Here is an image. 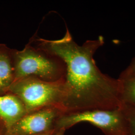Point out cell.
I'll use <instances>...</instances> for the list:
<instances>
[{"instance_id":"6da1fadb","label":"cell","mask_w":135,"mask_h":135,"mask_svg":"<svg viewBox=\"0 0 135 135\" xmlns=\"http://www.w3.org/2000/svg\"><path fill=\"white\" fill-rule=\"evenodd\" d=\"M30 40L58 56L65 63L63 109L73 113L121 107L119 80L102 72L94 58L97 51L105 43L103 36L79 45L67 28L61 39L46 40L35 34Z\"/></svg>"},{"instance_id":"7a4b0ae2","label":"cell","mask_w":135,"mask_h":135,"mask_svg":"<svg viewBox=\"0 0 135 135\" xmlns=\"http://www.w3.org/2000/svg\"><path fill=\"white\" fill-rule=\"evenodd\" d=\"M15 81L33 77L49 82L65 80L66 66L58 56L30 40L22 50L13 49Z\"/></svg>"},{"instance_id":"3957f363","label":"cell","mask_w":135,"mask_h":135,"mask_svg":"<svg viewBox=\"0 0 135 135\" xmlns=\"http://www.w3.org/2000/svg\"><path fill=\"white\" fill-rule=\"evenodd\" d=\"M9 93L18 97L27 113L50 107H62L65 97V80L46 82L33 77L18 80Z\"/></svg>"},{"instance_id":"277c9868","label":"cell","mask_w":135,"mask_h":135,"mask_svg":"<svg viewBox=\"0 0 135 135\" xmlns=\"http://www.w3.org/2000/svg\"><path fill=\"white\" fill-rule=\"evenodd\" d=\"M63 127L89 123L105 135H128L127 123L121 107L114 109H93L69 113L60 121Z\"/></svg>"},{"instance_id":"5b68a950","label":"cell","mask_w":135,"mask_h":135,"mask_svg":"<svg viewBox=\"0 0 135 135\" xmlns=\"http://www.w3.org/2000/svg\"><path fill=\"white\" fill-rule=\"evenodd\" d=\"M60 107H50L28 113L8 130L9 135H31L47 130Z\"/></svg>"},{"instance_id":"8992f818","label":"cell","mask_w":135,"mask_h":135,"mask_svg":"<svg viewBox=\"0 0 135 135\" xmlns=\"http://www.w3.org/2000/svg\"><path fill=\"white\" fill-rule=\"evenodd\" d=\"M27 114L18 97L11 93L0 95V118L8 130Z\"/></svg>"},{"instance_id":"52a82bcc","label":"cell","mask_w":135,"mask_h":135,"mask_svg":"<svg viewBox=\"0 0 135 135\" xmlns=\"http://www.w3.org/2000/svg\"><path fill=\"white\" fill-rule=\"evenodd\" d=\"M13 49L0 44V95L9 93L15 81Z\"/></svg>"},{"instance_id":"ba28073f","label":"cell","mask_w":135,"mask_h":135,"mask_svg":"<svg viewBox=\"0 0 135 135\" xmlns=\"http://www.w3.org/2000/svg\"><path fill=\"white\" fill-rule=\"evenodd\" d=\"M121 105L135 109V77L119 80Z\"/></svg>"},{"instance_id":"9c48e42d","label":"cell","mask_w":135,"mask_h":135,"mask_svg":"<svg viewBox=\"0 0 135 135\" xmlns=\"http://www.w3.org/2000/svg\"><path fill=\"white\" fill-rule=\"evenodd\" d=\"M121 108L127 120L128 135H135V109L123 104Z\"/></svg>"},{"instance_id":"30bf717a","label":"cell","mask_w":135,"mask_h":135,"mask_svg":"<svg viewBox=\"0 0 135 135\" xmlns=\"http://www.w3.org/2000/svg\"><path fill=\"white\" fill-rule=\"evenodd\" d=\"M135 77V57L133 58L128 67L121 73L119 79L124 80Z\"/></svg>"},{"instance_id":"8fae6325","label":"cell","mask_w":135,"mask_h":135,"mask_svg":"<svg viewBox=\"0 0 135 135\" xmlns=\"http://www.w3.org/2000/svg\"><path fill=\"white\" fill-rule=\"evenodd\" d=\"M62 135V134H56V135Z\"/></svg>"}]
</instances>
